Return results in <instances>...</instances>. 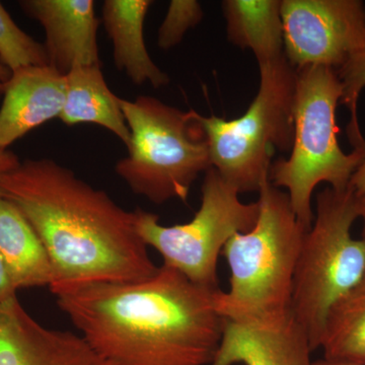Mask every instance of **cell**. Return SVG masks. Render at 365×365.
Segmentation results:
<instances>
[{
    "label": "cell",
    "mask_w": 365,
    "mask_h": 365,
    "mask_svg": "<svg viewBox=\"0 0 365 365\" xmlns=\"http://www.w3.org/2000/svg\"><path fill=\"white\" fill-rule=\"evenodd\" d=\"M220 290L163 265L148 279L52 294L105 365H211L225 324L215 307Z\"/></svg>",
    "instance_id": "cell-1"
},
{
    "label": "cell",
    "mask_w": 365,
    "mask_h": 365,
    "mask_svg": "<svg viewBox=\"0 0 365 365\" xmlns=\"http://www.w3.org/2000/svg\"><path fill=\"white\" fill-rule=\"evenodd\" d=\"M0 196L20 209L44 244L51 292L148 279L160 268L137 232L135 210L51 158H28L0 175Z\"/></svg>",
    "instance_id": "cell-2"
},
{
    "label": "cell",
    "mask_w": 365,
    "mask_h": 365,
    "mask_svg": "<svg viewBox=\"0 0 365 365\" xmlns=\"http://www.w3.org/2000/svg\"><path fill=\"white\" fill-rule=\"evenodd\" d=\"M253 227L235 235L223 248L230 289L215 294L225 321L248 327H277L292 318L295 268L304 235L287 192L270 181L259 191Z\"/></svg>",
    "instance_id": "cell-3"
},
{
    "label": "cell",
    "mask_w": 365,
    "mask_h": 365,
    "mask_svg": "<svg viewBox=\"0 0 365 365\" xmlns=\"http://www.w3.org/2000/svg\"><path fill=\"white\" fill-rule=\"evenodd\" d=\"M342 97L335 69L312 66L297 71L294 143L289 158L272 163L269 181L285 189L297 220L307 228L314 220L312 198L317 186L326 182L338 191L347 189L364 158L365 150H341L336 109Z\"/></svg>",
    "instance_id": "cell-4"
},
{
    "label": "cell",
    "mask_w": 365,
    "mask_h": 365,
    "mask_svg": "<svg viewBox=\"0 0 365 365\" xmlns=\"http://www.w3.org/2000/svg\"><path fill=\"white\" fill-rule=\"evenodd\" d=\"M121 108L130 140L128 155L115 165L118 176L150 202H186L192 184L211 167L196 111H182L150 96L121 98Z\"/></svg>",
    "instance_id": "cell-5"
},
{
    "label": "cell",
    "mask_w": 365,
    "mask_h": 365,
    "mask_svg": "<svg viewBox=\"0 0 365 365\" xmlns=\"http://www.w3.org/2000/svg\"><path fill=\"white\" fill-rule=\"evenodd\" d=\"M359 197L351 186L326 187L317 194L316 215L307 230L295 268L292 314L312 350L319 349L331 307L365 275V245L352 227Z\"/></svg>",
    "instance_id": "cell-6"
},
{
    "label": "cell",
    "mask_w": 365,
    "mask_h": 365,
    "mask_svg": "<svg viewBox=\"0 0 365 365\" xmlns=\"http://www.w3.org/2000/svg\"><path fill=\"white\" fill-rule=\"evenodd\" d=\"M260 86L248 110L232 120L196 112L207 140L211 167L240 194L269 181L274 150H292L297 71L283 57L259 66Z\"/></svg>",
    "instance_id": "cell-7"
},
{
    "label": "cell",
    "mask_w": 365,
    "mask_h": 365,
    "mask_svg": "<svg viewBox=\"0 0 365 365\" xmlns=\"http://www.w3.org/2000/svg\"><path fill=\"white\" fill-rule=\"evenodd\" d=\"M135 213L137 232L146 246L163 257V266L199 287L220 289L218 259L235 235L254 227L259 206L242 202L239 192L210 167L201 187L200 207L191 222L165 227L155 213L140 208Z\"/></svg>",
    "instance_id": "cell-8"
},
{
    "label": "cell",
    "mask_w": 365,
    "mask_h": 365,
    "mask_svg": "<svg viewBox=\"0 0 365 365\" xmlns=\"http://www.w3.org/2000/svg\"><path fill=\"white\" fill-rule=\"evenodd\" d=\"M284 56L295 71H339L364 44L365 4L360 0H282Z\"/></svg>",
    "instance_id": "cell-9"
},
{
    "label": "cell",
    "mask_w": 365,
    "mask_h": 365,
    "mask_svg": "<svg viewBox=\"0 0 365 365\" xmlns=\"http://www.w3.org/2000/svg\"><path fill=\"white\" fill-rule=\"evenodd\" d=\"M0 365H105L78 334L47 328L18 297L0 304Z\"/></svg>",
    "instance_id": "cell-10"
},
{
    "label": "cell",
    "mask_w": 365,
    "mask_h": 365,
    "mask_svg": "<svg viewBox=\"0 0 365 365\" xmlns=\"http://www.w3.org/2000/svg\"><path fill=\"white\" fill-rule=\"evenodd\" d=\"M19 4L44 30L48 66L62 76L78 66H101L100 21L93 0H21Z\"/></svg>",
    "instance_id": "cell-11"
},
{
    "label": "cell",
    "mask_w": 365,
    "mask_h": 365,
    "mask_svg": "<svg viewBox=\"0 0 365 365\" xmlns=\"http://www.w3.org/2000/svg\"><path fill=\"white\" fill-rule=\"evenodd\" d=\"M66 102V78L49 66L13 72L0 107V150L29 132L59 118Z\"/></svg>",
    "instance_id": "cell-12"
},
{
    "label": "cell",
    "mask_w": 365,
    "mask_h": 365,
    "mask_svg": "<svg viewBox=\"0 0 365 365\" xmlns=\"http://www.w3.org/2000/svg\"><path fill=\"white\" fill-rule=\"evenodd\" d=\"M309 341L294 317L277 327H248L225 321L211 365H314Z\"/></svg>",
    "instance_id": "cell-13"
},
{
    "label": "cell",
    "mask_w": 365,
    "mask_h": 365,
    "mask_svg": "<svg viewBox=\"0 0 365 365\" xmlns=\"http://www.w3.org/2000/svg\"><path fill=\"white\" fill-rule=\"evenodd\" d=\"M150 0H106L102 21L113 44L118 71L136 86L148 83L155 88L169 85L170 78L151 59L144 41V23Z\"/></svg>",
    "instance_id": "cell-14"
},
{
    "label": "cell",
    "mask_w": 365,
    "mask_h": 365,
    "mask_svg": "<svg viewBox=\"0 0 365 365\" xmlns=\"http://www.w3.org/2000/svg\"><path fill=\"white\" fill-rule=\"evenodd\" d=\"M0 257L16 292L50 288L53 269L39 235L20 209L0 196Z\"/></svg>",
    "instance_id": "cell-15"
},
{
    "label": "cell",
    "mask_w": 365,
    "mask_h": 365,
    "mask_svg": "<svg viewBox=\"0 0 365 365\" xmlns=\"http://www.w3.org/2000/svg\"><path fill=\"white\" fill-rule=\"evenodd\" d=\"M64 78L66 102L58 118L62 123L98 125L128 145L130 131L122 111L121 98L110 90L101 66H78Z\"/></svg>",
    "instance_id": "cell-16"
},
{
    "label": "cell",
    "mask_w": 365,
    "mask_h": 365,
    "mask_svg": "<svg viewBox=\"0 0 365 365\" xmlns=\"http://www.w3.org/2000/svg\"><path fill=\"white\" fill-rule=\"evenodd\" d=\"M280 9V0H225L222 11L228 40L252 50L259 66L283 58Z\"/></svg>",
    "instance_id": "cell-17"
},
{
    "label": "cell",
    "mask_w": 365,
    "mask_h": 365,
    "mask_svg": "<svg viewBox=\"0 0 365 365\" xmlns=\"http://www.w3.org/2000/svg\"><path fill=\"white\" fill-rule=\"evenodd\" d=\"M319 349L326 361L365 365V275L331 307Z\"/></svg>",
    "instance_id": "cell-18"
},
{
    "label": "cell",
    "mask_w": 365,
    "mask_h": 365,
    "mask_svg": "<svg viewBox=\"0 0 365 365\" xmlns=\"http://www.w3.org/2000/svg\"><path fill=\"white\" fill-rule=\"evenodd\" d=\"M0 64L11 72L32 66H48L43 43L24 32L0 2Z\"/></svg>",
    "instance_id": "cell-19"
},
{
    "label": "cell",
    "mask_w": 365,
    "mask_h": 365,
    "mask_svg": "<svg viewBox=\"0 0 365 365\" xmlns=\"http://www.w3.org/2000/svg\"><path fill=\"white\" fill-rule=\"evenodd\" d=\"M337 72L343 86L341 104L346 106L350 113L348 138L354 150H365V139L360 130L357 111L360 95L365 88V39L361 47Z\"/></svg>",
    "instance_id": "cell-20"
},
{
    "label": "cell",
    "mask_w": 365,
    "mask_h": 365,
    "mask_svg": "<svg viewBox=\"0 0 365 365\" xmlns=\"http://www.w3.org/2000/svg\"><path fill=\"white\" fill-rule=\"evenodd\" d=\"M203 16L202 6L197 0H172L158 29V47L163 50L176 47L186 33L202 21Z\"/></svg>",
    "instance_id": "cell-21"
},
{
    "label": "cell",
    "mask_w": 365,
    "mask_h": 365,
    "mask_svg": "<svg viewBox=\"0 0 365 365\" xmlns=\"http://www.w3.org/2000/svg\"><path fill=\"white\" fill-rule=\"evenodd\" d=\"M14 297H16V292L9 279L1 257H0V304L13 299Z\"/></svg>",
    "instance_id": "cell-22"
},
{
    "label": "cell",
    "mask_w": 365,
    "mask_h": 365,
    "mask_svg": "<svg viewBox=\"0 0 365 365\" xmlns=\"http://www.w3.org/2000/svg\"><path fill=\"white\" fill-rule=\"evenodd\" d=\"M350 186L360 199L365 198V155L350 181Z\"/></svg>",
    "instance_id": "cell-23"
},
{
    "label": "cell",
    "mask_w": 365,
    "mask_h": 365,
    "mask_svg": "<svg viewBox=\"0 0 365 365\" xmlns=\"http://www.w3.org/2000/svg\"><path fill=\"white\" fill-rule=\"evenodd\" d=\"M20 163V158L11 151L0 150V175L18 167Z\"/></svg>",
    "instance_id": "cell-24"
},
{
    "label": "cell",
    "mask_w": 365,
    "mask_h": 365,
    "mask_svg": "<svg viewBox=\"0 0 365 365\" xmlns=\"http://www.w3.org/2000/svg\"><path fill=\"white\" fill-rule=\"evenodd\" d=\"M11 74H13V72L0 64V96H4L6 83L11 79Z\"/></svg>",
    "instance_id": "cell-25"
},
{
    "label": "cell",
    "mask_w": 365,
    "mask_h": 365,
    "mask_svg": "<svg viewBox=\"0 0 365 365\" xmlns=\"http://www.w3.org/2000/svg\"><path fill=\"white\" fill-rule=\"evenodd\" d=\"M360 199V198H359ZM359 218L362 222L361 240L365 245V198L360 199L359 203Z\"/></svg>",
    "instance_id": "cell-26"
},
{
    "label": "cell",
    "mask_w": 365,
    "mask_h": 365,
    "mask_svg": "<svg viewBox=\"0 0 365 365\" xmlns=\"http://www.w3.org/2000/svg\"><path fill=\"white\" fill-rule=\"evenodd\" d=\"M314 365H345V364H333V362L326 361L323 359L317 360V361H314Z\"/></svg>",
    "instance_id": "cell-27"
}]
</instances>
